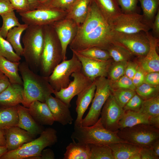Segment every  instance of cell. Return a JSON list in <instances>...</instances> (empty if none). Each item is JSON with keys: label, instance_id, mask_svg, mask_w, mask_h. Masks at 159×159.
Segmentation results:
<instances>
[{"label": "cell", "instance_id": "36", "mask_svg": "<svg viewBox=\"0 0 159 159\" xmlns=\"http://www.w3.org/2000/svg\"><path fill=\"white\" fill-rule=\"evenodd\" d=\"M139 111L147 115L149 118L159 116V95L144 100Z\"/></svg>", "mask_w": 159, "mask_h": 159}, {"label": "cell", "instance_id": "27", "mask_svg": "<svg viewBox=\"0 0 159 159\" xmlns=\"http://www.w3.org/2000/svg\"><path fill=\"white\" fill-rule=\"evenodd\" d=\"M115 159H131L139 152L140 148L127 142H120L109 145Z\"/></svg>", "mask_w": 159, "mask_h": 159}, {"label": "cell", "instance_id": "3", "mask_svg": "<svg viewBox=\"0 0 159 159\" xmlns=\"http://www.w3.org/2000/svg\"><path fill=\"white\" fill-rule=\"evenodd\" d=\"M44 42L40 68L42 75L48 77L62 61L61 45L52 25L43 26Z\"/></svg>", "mask_w": 159, "mask_h": 159}, {"label": "cell", "instance_id": "28", "mask_svg": "<svg viewBox=\"0 0 159 159\" xmlns=\"http://www.w3.org/2000/svg\"><path fill=\"white\" fill-rule=\"evenodd\" d=\"M140 124H149V117L140 111H126L120 121L119 130Z\"/></svg>", "mask_w": 159, "mask_h": 159}, {"label": "cell", "instance_id": "25", "mask_svg": "<svg viewBox=\"0 0 159 159\" xmlns=\"http://www.w3.org/2000/svg\"><path fill=\"white\" fill-rule=\"evenodd\" d=\"M72 140L66 147L63 159H90V144Z\"/></svg>", "mask_w": 159, "mask_h": 159}, {"label": "cell", "instance_id": "44", "mask_svg": "<svg viewBox=\"0 0 159 159\" xmlns=\"http://www.w3.org/2000/svg\"><path fill=\"white\" fill-rule=\"evenodd\" d=\"M136 87L134 85L132 79L125 75H123L114 83H111V89H126L135 90Z\"/></svg>", "mask_w": 159, "mask_h": 159}, {"label": "cell", "instance_id": "14", "mask_svg": "<svg viewBox=\"0 0 159 159\" xmlns=\"http://www.w3.org/2000/svg\"><path fill=\"white\" fill-rule=\"evenodd\" d=\"M73 80L66 88H62L59 91H55L53 93L55 97L59 99L69 108L70 102L75 96L89 87L93 81L84 75L81 71L73 73L71 75Z\"/></svg>", "mask_w": 159, "mask_h": 159}, {"label": "cell", "instance_id": "16", "mask_svg": "<svg viewBox=\"0 0 159 159\" xmlns=\"http://www.w3.org/2000/svg\"><path fill=\"white\" fill-rule=\"evenodd\" d=\"M52 25L61 45L62 61L66 60L67 47L75 37L78 26L73 20L65 18L54 22Z\"/></svg>", "mask_w": 159, "mask_h": 159}, {"label": "cell", "instance_id": "32", "mask_svg": "<svg viewBox=\"0 0 159 159\" xmlns=\"http://www.w3.org/2000/svg\"><path fill=\"white\" fill-rule=\"evenodd\" d=\"M142 8L143 18L152 27V24L159 9V0H138Z\"/></svg>", "mask_w": 159, "mask_h": 159}, {"label": "cell", "instance_id": "42", "mask_svg": "<svg viewBox=\"0 0 159 159\" xmlns=\"http://www.w3.org/2000/svg\"><path fill=\"white\" fill-rule=\"evenodd\" d=\"M111 68L109 69L108 73L111 80L115 81L125 74L127 65V61L116 62Z\"/></svg>", "mask_w": 159, "mask_h": 159}, {"label": "cell", "instance_id": "24", "mask_svg": "<svg viewBox=\"0 0 159 159\" xmlns=\"http://www.w3.org/2000/svg\"><path fill=\"white\" fill-rule=\"evenodd\" d=\"M92 0H76L67 12L65 18L73 20L78 26L85 21Z\"/></svg>", "mask_w": 159, "mask_h": 159}, {"label": "cell", "instance_id": "18", "mask_svg": "<svg viewBox=\"0 0 159 159\" xmlns=\"http://www.w3.org/2000/svg\"><path fill=\"white\" fill-rule=\"evenodd\" d=\"M3 131L8 151L19 148L34 140L35 137L26 130L17 126L10 127Z\"/></svg>", "mask_w": 159, "mask_h": 159}, {"label": "cell", "instance_id": "43", "mask_svg": "<svg viewBox=\"0 0 159 159\" xmlns=\"http://www.w3.org/2000/svg\"><path fill=\"white\" fill-rule=\"evenodd\" d=\"M122 12L125 13H137L138 0H116Z\"/></svg>", "mask_w": 159, "mask_h": 159}, {"label": "cell", "instance_id": "13", "mask_svg": "<svg viewBox=\"0 0 159 159\" xmlns=\"http://www.w3.org/2000/svg\"><path fill=\"white\" fill-rule=\"evenodd\" d=\"M125 112L111 93L103 106L100 118L105 128L113 132H117L119 130L120 121Z\"/></svg>", "mask_w": 159, "mask_h": 159}, {"label": "cell", "instance_id": "26", "mask_svg": "<svg viewBox=\"0 0 159 159\" xmlns=\"http://www.w3.org/2000/svg\"><path fill=\"white\" fill-rule=\"evenodd\" d=\"M20 63L11 61L0 56V71L8 78L11 83L23 85L22 79L19 73Z\"/></svg>", "mask_w": 159, "mask_h": 159}, {"label": "cell", "instance_id": "33", "mask_svg": "<svg viewBox=\"0 0 159 159\" xmlns=\"http://www.w3.org/2000/svg\"><path fill=\"white\" fill-rule=\"evenodd\" d=\"M1 16L2 19L3 24L0 28V34L5 39L10 30L14 27L19 26L21 24L16 16L14 10Z\"/></svg>", "mask_w": 159, "mask_h": 159}, {"label": "cell", "instance_id": "10", "mask_svg": "<svg viewBox=\"0 0 159 159\" xmlns=\"http://www.w3.org/2000/svg\"><path fill=\"white\" fill-rule=\"evenodd\" d=\"M72 58L62 61L47 77L48 80L55 91H59L67 87L71 81L69 78L74 72L81 71L80 62L73 52Z\"/></svg>", "mask_w": 159, "mask_h": 159}, {"label": "cell", "instance_id": "47", "mask_svg": "<svg viewBox=\"0 0 159 159\" xmlns=\"http://www.w3.org/2000/svg\"><path fill=\"white\" fill-rule=\"evenodd\" d=\"M154 86H157L159 84V72H152L145 75L144 82Z\"/></svg>", "mask_w": 159, "mask_h": 159}, {"label": "cell", "instance_id": "22", "mask_svg": "<svg viewBox=\"0 0 159 159\" xmlns=\"http://www.w3.org/2000/svg\"><path fill=\"white\" fill-rule=\"evenodd\" d=\"M23 87L18 84H11L0 93V106L6 107L16 106L22 103Z\"/></svg>", "mask_w": 159, "mask_h": 159}, {"label": "cell", "instance_id": "55", "mask_svg": "<svg viewBox=\"0 0 159 159\" xmlns=\"http://www.w3.org/2000/svg\"><path fill=\"white\" fill-rule=\"evenodd\" d=\"M149 124L159 128V116L149 118Z\"/></svg>", "mask_w": 159, "mask_h": 159}, {"label": "cell", "instance_id": "45", "mask_svg": "<svg viewBox=\"0 0 159 159\" xmlns=\"http://www.w3.org/2000/svg\"><path fill=\"white\" fill-rule=\"evenodd\" d=\"M143 100L136 93L130 100L123 107L125 111L138 112L140 110Z\"/></svg>", "mask_w": 159, "mask_h": 159}, {"label": "cell", "instance_id": "15", "mask_svg": "<svg viewBox=\"0 0 159 159\" xmlns=\"http://www.w3.org/2000/svg\"><path fill=\"white\" fill-rule=\"evenodd\" d=\"M72 51L81 62V72L90 80L93 81L98 77L107 76L110 64V60L105 61L95 60L83 56L76 51Z\"/></svg>", "mask_w": 159, "mask_h": 159}, {"label": "cell", "instance_id": "5", "mask_svg": "<svg viewBox=\"0 0 159 159\" xmlns=\"http://www.w3.org/2000/svg\"><path fill=\"white\" fill-rule=\"evenodd\" d=\"M57 140L56 130L52 128H47L37 138L16 150L8 151L0 159H29L32 157L39 156L43 150L54 145Z\"/></svg>", "mask_w": 159, "mask_h": 159}, {"label": "cell", "instance_id": "6", "mask_svg": "<svg viewBox=\"0 0 159 159\" xmlns=\"http://www.w3.org/2000/svg\"><path fill=\"white\" fill-rule=\"evenodd\" d=\"M43 26L29 25L22 38V56L30 68L40 67L44 42Z\"/></svg>", "mask_w": 159, "mask_h": 159}, {"label": "cell", "instance_id": "40", "mask_svg": "<svg viewBox=\"0 0 159 159\" xmlns=\"http://www.w3.org/2000/svg\"><path fill=\"white\" fill-rule=\"evenodd\" d=\"M143 83L136 87V93L143 100L149 99L158 95V87Z\"/></svg>", "mask_w": 159, "mask_h": 159}, {"label": "cell", "instance_id": "54", "mask_svg": "<svg viewBox=\"0 0 159 159\" xmlns=\"http://www.w3.org/2000/svg\"><path fill=\"white\" fill-rule=\"evenodd\" d=\"M55 155L53 150L48 148L44 149L42 151L39 159H54Z\"/></svg>", "mask_w": 159, "mask_h": 159}, {"label": "cell", "instance_id": "49", "mask_svg": "<svg viewBox=\"0 0 159 159\" xmlns=\"http://www.w3.org/2000/svg\"><path fill=\"white\" fill-rule=\"evenodd\" d=\"M145 75L144 71L138 66L136 72L132 79L136 87H139L144 82Z\"/></svg>", "mask_w": 159, "mask_h": 159}, {"label": "cell", "instance_id": "12", "mask_svg": "<svg viewBox=\"0 0 159 159\" xmlns=\"http://www.w3.org/2000/svg\"><path fill=\"white\" fill-rule=\"evenodd\" d=\"M67 12L55 9L39 8L19 13L22 21L28 25H52L66 17Z\"/></svg>", "mask_w": 159, "mask_h": 159}, {"label": "cell", "instance_id": "30", "mask_svg": "<svg viewBox=\"0 0 159 159\" xmlns=\"http://www.w3.org/2000/svg\"><path fill=\"white\" fill-rule=\"evenodd\" d=\"M18 121L17 106L0 108V130L17 126Z\"/></svg>", "mask_w": 159, "mask_h": 159}, {"label": "cell", "instance_id": "61", "mask_svg": "<svg viewBox=\"0 0 159 159\" xmlns=\"http://www.w3.org/2000/svg\"><path fill=\"white\" fill-rule=\"evenodd\" d=\"M131 159H141L140 152L137 153L135 154L132 157Z\"/></svg>", "mask_w": 159, "mask_h": 159}, {"label": "cell", "instance_id": "7", "mask_svg": "<svg viewBox=\"0 0 159 159\" xmlns=\"http://www.w3.org/2000/svg\"><path fill=\"white\" fill-rule=\"evenodd\" d=\"M119 137L140 148H151L159 138V128L149 124H140L119 130Z\"/></svg>", "mask_w": 159, "mask_h": 159}, {"label": "cell", "instance_id": "9", "mask_svg": "<svg viewBox=\"0 0 159 159\" xmlns=\"http://www.w3.org/2000/svg\"><path fill=\"white\" fill-rule=\"evenodd\" d=\"M110 42L111 44L125 49L132 54L141 57L146 55L150 48L149 40L143 32L126 34L111 30Z\"/></svg>", "mask_w": 159, "mask_h": 159}, {"label": "cell", "instance_id": "59", "mask_svg": "<svg viewBox=\"0 0 159 159\" xmlns=\"http://www.w3.org/2000/svg\"><path fill=\"white\" fill-rule=\"evenodd\" d=\"M8 151L6 146L0 145V159L5 153Z\"/></svg>", "mask_w": 159, "mask_h": 159}, {"label": "cell", "instance_id": "38", "mask_svg": "<svg viewBox=\"0 0 159 159\" xmlns=\"http://www.w3.org/2000/svg\"><path fill=\"white\" fill-rule=\"evenodd\" d=\"M77 52L85 57L98 60L107 61L111 58L107 50L97 47H92Z\"/></svg>", "mask_w": 159, "mask_h": 159}, {"label": "cell", "instance_id": "39", "mask_svg": "<svg viewBox=\"0 0 159 159\" xmlns=\"http://www.w3.org/2000/svg\"><path fill=\"white\" fill-rule=\"evenodd\" d=\"M111 94L118 104L123 107L130 100L136 93L135 90L119 88L111 89Z\"/></svg>", "mask_w": 159, "mask_h": 159}, {"label": "cell", "instance_id": "31", "mask_svg": "<svg viewBox=\"0 0 159 159\" xmlns=\"http://www.w3.org/2000/svg\"><path fill=\"white\" fill-rule=\"evenodd\" d=\"M28 26L24 23L14 27L9 30L6 38V40L11 44L15 52L20 56H22L23 52V47L21 42V36Z\"/></svg>", "mask_w": 159, "mask_h": 159}, {"label": "cell", "instance_id": "1", "mask_svg": "<svg viewBox=\"0 0 159 159\" xmlns=\"http://www.w3.org/2000/svg\"><path fill=\"white\" fill-rule=\"evenodd\" d=\"M110 25L93 0L84 21L78 26L76 35L69 44L72 51L78 52L92 47L107 50L111 44Z\"/></svg>", "mask_w": 159, "mask_h": 159}, {"label": "cell", "instance_id": "50", "mask_svg": "<svg viewBox=\"0 0 159 159\" xmlns=\"http://www.w3.org/2000/svg\"><path fill=\"white\" fill-rule=\"evenodd\" d=\"M138 67L136 63L130 62L127 63L124 75L132 79L136 72Z\"/></svg>", "mask_w": 159, "mask_h": 159}, {"label": "cell", "instance_id": "17", "mask_svg": "<svg viewBox=\"0 0 159 159\" xmlns=\"http://www.w3.org/2000/svg\"><path fill=\"white\" fill-rule=\"evenodd\" d=\"M45 103L48 107L55 121L63 125L72 123L74 119L69 107L65 103L52 95L47 97Z\"/></svg>", "mask_w": 159, "mask_h": 159}, {"label": "cell", "instance_id": "60", "mask_svg": "<svg viewBox=\"0 0 159 159\" xmlns=\"http://www.w3.org/2000/svg\"><path fill=\"white\" fill-rule=\"evenodd\" d=\"M50 0H38L39 5L37 8L40 6L46 3Z\"/></svg>", "mask_w": 159, "mask_h": 159}, {"label": "cell", "instance_id": "2", "mask_svg": "<svg viewBox=\"0 0 159 159\" xmlns=\"http://www.w3.org/2000/svg\"><path fill=\"white\" fill-rule=\"evenodd\" d=\"M19 71L23 81V100L22 104L29 108L33 102H45L46 98L53 94L54 90L47 77L34 73L25 62L20 63Z\"/></svg>", "mask_w": 159, "mask_h": 159}, {"label": "cell", "instance_id": "37", "mask_svg": "<svg viewBox=\"0 0 159 159\" xmlns=\"http://www.w3.org/2000/svg\"><path fill=\"white\" fill-rule=\"evenodd\" d=\"M111 58L116 62L127 61L132 54L128 50L123 47L111 44L107 50Z\"/></svg>", "mask_w": 159, "mask_h": 159}, {"label": "cell", "instance_id": "11", "mask_svg": "<svg viewBox=\"0 0 159 159\" xmlns=\"http://www.w3.org/2000/svg\"><path fill=\"white\" fill-rule=\"evenodd\" d=\"M110 24L112 31L126 34L146 32L151 29L143 15L137 13L122 12L113 19Z\"/></svg>", "mask_w": 159, "mask_h": 159}, {"label": "cell", "instance_id": "8", "mask_svg": "<svg viewBox=\"0 0 159 159\" xmlns=\"http://www.w3.org/2000/svg\"><path fill=\"white\" fill-rule=\"evenodd\" d=\"M94 81L95 91L89 110L82 120V126H83L92 125L98 121L103 106L111 93L110 80L105 77H99Z\"/></svg>", "mask_w": 159, "mask_h": 159}, {"label": "cell", "instance_id": "51", "mask_svg": "<svg viewBox=\"0 0 159 159\" xmlns=\"http://www.w3.org/2000/svg\"><path fill=\"white\" fill-rule=\"evenodd\" d=\"M14 10L9 0H0V15Z\"/></svg>", "mask_w": 159, "mask_h": 159}, {"label": "cell", "instance_id": "19", "mask_svg": "<svg viewBox=\"0 0 159 159\" xmlns=\"http://www.w3.org/2000/svg\"><path fill=\"white\" fill-rule=\"evenodd\" d=\"M150 44L149 50L145 56L141 57V69L144 72L148 73L159 71V56L156 51L159 39L149 32H145Z\"/></svg>", "mask_w": 159, "mask_h": 159}, {"label": "cell", "instance_id": "56", "mask_svg": "<svg viewBox=\"0 0 159 159\" xmlns=\"http://www.w3.org/2000/svg\"><path fill=\"white\" fill-rule=\"evenodd\" d=\"M151 148L156 155L159 157V139L157 140L153 143Z\"/></svg>", "mask_w": 159, "mask_h": 159}, {"label": "cell", "instance_id": "21", "mask_svg": "<svg viewBox=\"0 0 159 159\" xmlns=\"http://www.w3.org/2000/svg\"><path fill=\"white\" fill-rule=\"evenodd\" d=\"M95 90L96 85L94 81L89 87L77 95L76 108L77 117L74 126H82L83 115L92 100Z\"/></svg>", "mask_w": 159, "mask_h": 159}, {"label": "cell", "instance_id": "29", "mask_svg": "<svg viewBox=\"0 0 159 159\" xmlns=\"http://www.w3.org/2000/svg\"><path fill=\"white\" fill-rule=\"evenodd\" d=\"M102 14L109 24L122 12L116 0H93Z\"/></svg>", "mask_w": 159, "mask_h": 159}, {"label": "cell", "instance_id": "20", "mask_svg": "<svg viewBox=\"0 0 159 159\" xmlns=\"http://www.w3.org/2000/svg\"><path fill=\"white\" fill-rule=\"evenodd\" d=\"M19 116L17 127L23 129L35 136L41 133L44 129L33 117L28 108L20 104L17 105Z\"/></svg>", "mask_w": 159, "mask_h": 159}, {"label": "cell", "instance_id": "52", "mask_svg": "<svg viewBox=\"0 0 159 159\" xmlns=\"http://www.w3.org/2000/svg\"><path fill=\"white\" fill-rule=\"evenodd\" d=\"M11 83L8 78L0 71V93L5 90Z\"/></svg>", "mask_w": 159, "mask_h": 159}, {"label": "cell", "instance_id": "34", "mask_svg": "<svg viewBox=\"0 0 159 159\" xmlns=\"http://www.w3.org/2000/svg\"><path fill=\"white\" fill-rule=\"evenodd\" d=\"M90 159H115L108 145L90 144Z\"/></svg>", "mask_w": 159, "mask_h": 159}, {"label": "cell", "instance_id": "23", "mask_svg": "<svg viewBox=\"0 0 159 159\" xmlns=\"http://www.w3.org/2000/svg\"><path fill=\"white\" fill-rule=\"evenodd\" d=\"M29 110L34 120L40 125H52L55 122L53 116L47 104L39 101L32 102Z\"/></svg>", "mask_w": 159, "mask_h": 159}, {"label": "cell", "instance_id": "58", "mask_svg": "<svg viewBox=\"0 0 159 159\" xmlns=\"http://www.w3.org/2000/svg\"><path fill=\"white\" fill-rule=\"evenodd\" d=\"M6 140L4 132L3 130H0V145L5 146Z\"/></svg>", "mask_w": 159, "mask_h": 159}, {"label": "cell", "instance_id": "53", "mask_svg": "<svg viewBox=\"0 0 159 159\" xmlns=\"http://www.w3.org/2000/svg\"><path fill=\"white\" fill-rule=\"evenodd\" d=\"M151 29L155 37L158 38L159 36V9L152 24Z\"/></svg>", "mask_w": 159, "mask_h": 159}, {"label": "cell", "instance_id": "41", "mask_svg": "<svg viewBox=\"0 0 159 159\" xmlns=\"http://www.w3.org/2000/svg\"><path fill=\"white\" fill-rule=\"evenodd\" d=\"M76 0H50L37 9L42 7L51 8L68 12Z\"/></svg>", "mask_w": 159, "mask_h": 159}, {"label": "cell", "instance_id": "57", "mask_svg": "<svg viewBox=\"0 0 159 159\" xmlns=\"http://www.w3.org/2000/svg\"><path fill=\"white\" fill-rule=\"evenodd\" d=\"M29 3L31 10L35 9L38 7V0H28Z\"/></svg>", "mask_w": 159, "mask_h": 159}, {"label": "cell", "instance_id": "48", "mask_svg": "<svg viewBox=\"0 0 159 159\" xmlns=\"http://www.w3.org/2000/svg\"><path fill=\"white\" fill-rule=\"evenodd\" d=\"M139 152L141 159H159V157L156 155L152 148H141Z\"/></svg>", "mask_w": 159, "mask_h": 159}, {"label": "cell", "instance_id": "46", "mask_svg": "<svg viewBox=\"0 0 159 159\" xmlns=\"http://www.w3.org/2000/svg\"><path fill=\"white\" fill-rule=\"evenodd\" d=\"M14 10L20 13L30 11L28 0H9Z\"/></svg>", "mask_w": 159, "mask_h": 159}, {"label": "cell", "instance_id": "4", "mask_svg": "<svg viewBox=\"0 0 159 159\" xmlns=\"http://www.w3.org/2000/svg\"><path fill=\"white\" fill-rule=\"evenodd\" d=\"M117 132L110 131L105 128L99 118L95 123L90 126H74L71 138L72 140L90 144L109 145L116 143L126 142L119 137Z\"/></svg>", "mask_w": 159, "mask_h": 159}, {"label": "cell", "instance_id": "35", "mask_svg": "<svg viewBox=\"0 0 159 159\" xmlns=\"http://www.w3.org/2000/svg\"><path fill=\"white\" fill-rule=\"evenodd\" d=\"M0 56L14 62H19L20 56L16 54L12 46L0 34Z\"/></svg>", "mask_w": 159, "mask_h": 159}]
</instances>
